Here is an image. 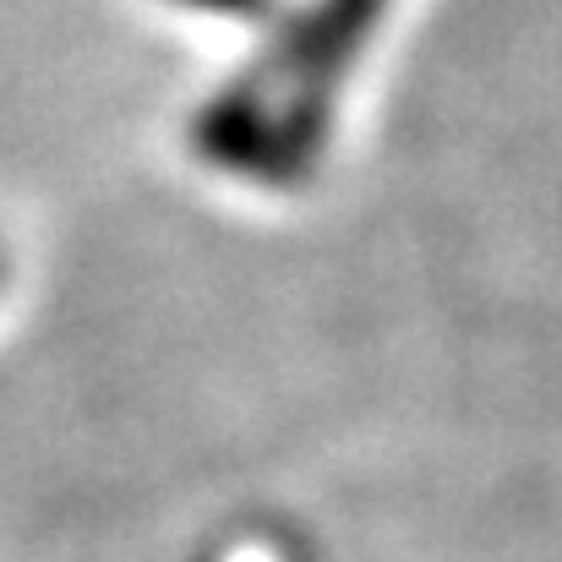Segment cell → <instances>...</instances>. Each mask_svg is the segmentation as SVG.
Listing matches in <instances>:
<instances>
[{"mask_svg":"<svg viewBox=\"0 0 562 562\" xmlns=\"http://www.w3.org/2000/svg\"><path fill=\"white\" fill-rule=\"evenodd\" d=\"M213 5H224V0H213ZM229 5H246V0H229Z\"/></svg>","mask_w":562,"mask_h":562,"instance_id":"cell-1","label":"cell"}]
</instances>
